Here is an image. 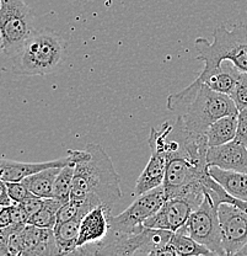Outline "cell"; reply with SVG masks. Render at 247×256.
Here are the masks:
<instances>
[{
    "label": "cell",
    "mask_w": 247,
    "mask_h": 256,
    "mask_svg": "<svg viewBox=\"0 0 247 256\" xmlns=\"http://www.w3.org/2000/svg\"><path fill=\"white\" fill-rule=\"evenodd\" d=\"M110 216L111 210H106L102 206H97L90 210L81 218L78 249L87 246V245L97 244L107 236L108 229H110V222H108Z\"/></svg>",
    "instance_id": "obj_13"
},
{
    "label": "cell",
    "mask_w": 247,
    "mask_h": 256,
    "mask_svg": "<svg viewBox=\"0 0 247 256\" xmlns=\"http://www.w3.org/2000/svg\"><path fill=\"white\" fill-rule=\"evenodd\" d=\"M22 255H59L53 229L39 228V226H32V224H26L22 229Z\"/></svg>",
    "instance_id": "obj_15"
},
{
    "label": "cell",
    "mask_w": 247,
    "mask_h": 256,
    "mask_svg": "<svg viewBox=\"0 0 247 256\" xmlns=\"http://www.w3.org/2000/svg\"><path fill=\"white\" fill-rule=\"evenodd\" d=\"M33 18L32 10L23 0H0V37L7 57H14L36 30Z\"/></svg>",
    "instance_id": "obj_6"
},
{
    "label": "cell",
    "mask_w": 247,
    "mask_h": 256,
    "mask_svg": "<svg viewBox=\"0 0 247 256\" xmlns=\"http://www.w3.org/2000/svg\"><path fill=\"white\" fill-rule=\"evenodd\" d=\"M241 70L230 60H224L219 68L215 69L212 73L202 76L199 74L197 78L208 85L211 89L222 94L230 95L238 82Z\"/></svg>",
    "instance_id": "obj_17"
},
{
    "label": "cell",
    "mask_w": 247,
    "mask_h": 256,
    "mask_svg": "<svg viewBox=\"0 0 247 256\" xmlns=\"http://www.w3.org/2000/svg\"><path fill=\"white\" fill-rule=\"evenodd\" d=\"M223 249L227 255H236L247 244V213L230 202L218 208Z\"/></svg>",
    "instance_id": "obj_10"
},
{
    "label": "cell",
    "mask_w": 247,
    "mask_h": 256,
    "mask_svg": "<svg viewBox=\"0 0 247 256\" xmlns=\"http://www.w3.org/2000/svg\"><path fill=\"white\" fill-rule=\"evenodd\" d=\"M197 208L191 200L185 197L167 198L160 210L145 220L144 226L176 232L186 226L191 213Z\"/></svg>",
    "instance_id": "obj_11"
},
{
    "label": "cell",
    "mask_w": 247,
    "mask_h": 256,
    "mask_svg": "<svg viewBox=\"0 0 247 256\" xmlns=\"http://www.w3.org/2000/svg\"><path fill=\"white\" fill-rule=\"evenodd\" d=\"M209 175L219 182L230 194L247 201V172H229L217 166H209Z\"/></svg>",
    "instance_id": "obj_18"
},
{
    "label": "cell",
    "mask_w": 247,
    "mask_h": 256,
    "mask_svg": "<svg viewBox=\"0 0 247 256\" xmlns=\"http://www.w3.org/2000/svg\"><path fill=\"white\" fill-rule=\"evenodd\" d=\"M165 136H166V130L164 126H161L160 130H155V128L150 130V136H149L148 140L149 146L151 149L150 159L135 182V197L154 190L164 184L165 172H166V153H165L164 148Z\"/></svg>",
    "instance_id": "obj_9"
},
{
    "label": "cell",
    "mask_w": 247,
    "mask_h": 256,
    "mask_svg": "<svg viewBox=\"0 0 247 256\" xmlns=\"http://www.w3.org/2000/svg\"><path fill=\"white\" fill-rule=\"evenodd\" d=\"M5 184H6L7 194L11 198L12 204H21L23 200L32 194L22 181H11V182Z\"/></svg>",
    "instance_id": "obj_25"
},
{
    "label": "cell",
    "mask_w": 247,
    "mask_h": 256,
    "mask_svg": "<svg viewBox=\"0 0 247 256\" xmlns=\"http://www.w3.org/2000/svg\"><path fill=\"white\" fill-rule=\"evenodd\" d=\"M81 218L57 223L53 228L55 242L59 250V255H73L78 249L79 230H80Z\"/></svg>",
    "instance_id": "obj_19"
},
{
    "label": "cell",
    "mask_w": 247,
    "mask_h": 256,
    "mask_svg": "<svg viewBox=\"0 0 247 256\" xmlns=\"http://www.w3.org/2000/svg\"><path fill=\"white\" fill-rule=\"evenodd\" d=\"M238 128V114L224 116L213 122L207 130L208 146H217L235 140Z\"/></svg>",
    "instance_id": "obj_20"
},
{
    "label": "cell",
    "mask_w": 247,
    "mask_h": 256,
    "mask_svg": "<svg viewBox=\"0 0 247 256\" xmlns=\"http://www.w3.org/2000/svg\"><path fill=\"white\" fill-rule=\"evenodd\" d=\"M235 140L247 146V108L238 112V128H236Z\"/></svg>",
    "instance_id": "obj_26"
},
{
    "label": "cell",
    "mask_w": 247,
    "mask_h": 256,
    "mask_svg": "<svg viewBox=\"0 0 247 256\" xmlns=\"http://www.w3.org/2000/svg\"><path fill=\"white\" fill-rule=\"evenodd\" d=\"M211 256L214 255L208 248L199 244L188 234L186 226L172 232L169 242L159 252L158 256Z\"/></svg>",
    "instance_id": "obj_16"
},
{
    "label": "cell",
    "mask_w": 247,
    "mask_h": 256,
    "mask_svg": "<svg viewBox=\"0 0 247 256\" xmlns=\"http://www.w3.org/2000/svg\"><path fill=\"white\" fill-rule=\"evenodd\" d=\"M73 162V158L68 154L66 158H60L50 162H15V160L0 159V180L4 182H11V181H22L27 176L36 174L41 170L48 169V168H63L65 165Z\"/></svg>",
    "instance_id": "obj_14"
},
{
    "label": "cell",
    "mask_w": 247,
    "mask_h": 256,
    "mask_svg": "<svg viewBox=\"0 0 247 256\" xmlns=\"http://www.w3.org/2000/svg\"><path fill=\"white\" fill-rule=\"evenodd\" d=\"M10 204H12V201L7 194L6 184L0 180V207L10 206Z\"/></svg>",
    "instance_id": "obj_29"
},
{
    "label": "cell",
    "mask_w": 247,
    "mask_h": 256,
    "mask_svg": "<svg viewBox=\"0 0 247 256\" xmlns=\"http://www.w3.org/2000/svg\"><path fill=\"white\" fill-rule=\"evenodd\" d=\"M236 255H239V256H247V244H245V246L243 248V249H240L238 252V254Z\"/></svg>",
    "instance_id": "obj_30"
},
{
    "label": "cell",
    "mask_w": 247,
    "mask_h": 256,
    "mask_svg": "<svg viewBox=\"0 0 247 256\" xmlns=\"http://www.w3.org/2000/svg\"><path fill=\"white\" fill-rule=\"evenodd\" d=\"M230 98L235 102L238 110H243L247 108V73L241 72L239 76L238 82L234 88L233 92L230 94Z\"/></svg>",
    "instance_id": "obj_24"
},
{
    "label": "cell",
    "mask_w": 247,
    "mask_h": 256,
    "mask_svg": "<svg viewBox=\"0 0 247 256\" xmlns=\"http://www.w3.org/2000/svg\"><path fill=\"white\" fill-rule=\"evenodd\" d=\"M62 168H48V169L41 170L36 174L27 176L22 180V182L27 186L31 194L42 198H49L53 197V188L57 175L59 174Z\"/></svg>",
    "instance_id": "obj_21"
},
{
    "label": "cell",
    "mask_w": 247,
    "mask_h": 256,
    "mask_svg": "<svg viewBox=\"0 0 247 256\" xmlns=\"http://www.w3.org/2000/svg\"><path fill=\"white\" fill-rule=\"evenodd\" d=\"M204 194L202 204L191 213L186 229L193 239L208 248L214 255H227L223 249L222 229L218 214L220 204L215 198L212 188L207 185Z\"/></svg>",
    "instance_id": "obj_7"
},
{
    "label": "cell",
    "mask_w": 247,
    "mask_h": 256,
    "mask_svg": "<svg viewBox=\"0 0 247 256\" xmlns=\"http://www.w3.org/2000/svg\"><path fill=\"white\" fill-rule=\"evenodd\" d=\"M63 204H64L58 201L54 197L44 198L42 207L28 218L27 224H32V226H39V228L53 229L57 223L58 210H60Z\"/></svg>",
    "instance_id": "obj_22"
},
{
    "label": "cell",
    "mask_w": 247,
    "mask_h": 256,
    "mask_svg": "<svg viewBox=\"0 0 247 256\" xmlns=\"http://www.w3.org/2000/svg\"><path fill=\"white\" fill-rule=\"evenodd\" d=\"M43 201H44V198H42V197H38V196H36V194H32L31 196H28L27 198L23 200L20 204H21V207L25 210V212L27 213L28 218H30L31 216L34 214V213H36L37 210L42 207Z\"/></svg>",
    "instance_id": "obj_27"
},
{
    "label": "cell",
    "mask_w": 247,
    "mask_h": 256,
    "mask_svg": "<svg viewBox=\"0 0 247 256\" xmlns=\"http://www.w3.org/2000/svg\"><path fill=\"white\" fill-rule=\"evenodd\" d=\"M207 165L229 172H247V146L231 140L207 150Z\"/></svg>",
    "instance_id": "obj_12"
},
{
    "label": "cell",
    "mask_w": 247,
    "mask_h": 256,
    "mask_svg": "<svg viewBox=\"0 0 247 256\" xmlns=\"http://www.w3.org/2000/svg\"><path fill=\"white\" fill-rule=\"evenodd\" d=\"M74 178V162L65 165L60 169L59 174L57 175L53 188V197L60 201L62 204H66L70 201L71 188H73Z\"/></svg>",
    "instance_id": "obj_23"
},
{
    "label": "cell",
    "mask_w": 247,
    "mask_h": 256,
    "mask_svg": "<svg viewBox=\"0 0 247 256\" xmlns=\"http://www.w3.org/2000/svg\"><path fill=\"white\" fill-rule=\"evenodd\" d=\"M166 201L164 186L150 190L135 198L129 207L116 217L110 216V229L116 233H133L144 228L145 220L153 217Z\"/></svg>",
    "instance_id": "obj_8"
},
{
    "label": "cell",
    "mask_w": 247,
    "mask_h": 256,
    "mask_svg": "<svg viewBox=\"0 0 247 256\" xmlns=\"http://www.w3.org/2000/svg\"><path fill=\"white\" fill-rule=\"evenodd\" d=\"M12 224H14V220H12L11 204L0 207V228H7Z\"/></svg>",
    "instance_id": "obj_28"
},
{
    "label": "cell",
    "mask_w": 247,
    "mask_h": 256,
    "mask_svg": "<svg viewBox=\"0 0 247 256\" xmlns=\"http://www.w3.org/2000/svg\"><path fill=\"white\" fill-rule=\"evenodd\" d=\"M214 41L199 37L196 40L195 48L197 50V60L204 63L202 76L212 73L219 68L224 60H230L247 73V26L236 25L233 30L219 26L213 31Z\"/></svg>",
    "instance_id": "obj_4"
},
{
    "label": "cell",
    "mask_w": 247,
    "mask_h": 256,
    "mask_svg": "<svg viewBox=\"0 0 247 256\" xmlns=\"http://www.w3.org/2000/svg\"><path fill=\"white\" fill-rule=\"evenodd\" d=\"M68 154L74 162L71 201L89 208L102 206L112 210L122 197L121 180L105 149L90 143L81 150L70 149Z\"/></svg>",
    "instance_id": "obj_1"
},
{
    "label": "cell",
    "mask_w": 247,
    "mask_h": 256,
    "mask_svg": "<svg viewBox=\"0 0 247 256\" xmlns=\"http://www.w3.org/2000/svg\"><path fill=\"white\" fill-rule=\"evenodd\" d=\"M65 42L50 30H34L20 50L11 57V72L16 76H48L64 60Z\"/></svg>",
    "instance_id": "obj_3"
},
{
    "label": "cell",
    "mask_w": 247,
    "mask_h": 256,
    "mask_svg": "<svg viewBox=\"0 0 247 256\" xmlns=\"http://www.w3.org/2000/svg\"><path fill=\"white\" fill-rule=\"evenodd\" d=\"M0 52H2V41H1V37H0Z\"/></svg>",
    "instance_id": "obj_31"
},
{
    "label": "cell",
    "mask_w": 247,
    "mask_h": 256,
    "mask_svg": "<svg viewBox=\"0 0 247 256\" xmlns=\"http://www.w3.org/2000/svg\"><path fill=\"white\" fill-rule=\"evenodd\" d=\"M172 232L144 226L133 233H116L108 230L107 236L95 244L94 255H158L169 242Z\"/></svg>",
    "instance_id": "obj_5"
},
{
    "label": "cell",
    "mask_w": 247,
    "mask_h": 256,
    "mask_svg": "<svg viewBox=\"0 0 247 256\" xmlns=\"http://www.w3.org/2000/svg\"><path fill=\"white\" fill-rule=\"evenodd\" d=\"M167 110L188 134L197 138H206L209 126L217 120L239 112L230 95L215 92L198 78L181 92L169 95Z\"/></svg>",
    "instance_id": "obj_2"
}]
</instances>
